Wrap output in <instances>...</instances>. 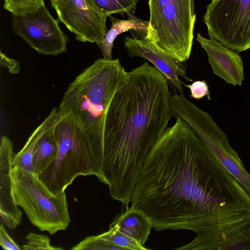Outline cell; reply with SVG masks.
<instances>
[{"label":"cell","mask_w":250,"mask_h":250,"mask_svg":"<svg viewBox=\"0 0 250 250\" xmlns=\"http://www.w3.org/2000/svg\"><path fill=\"white\" fill-rule=\"evenodd\" d=\"M149 153L130 202L157 231L196 234L250 217V196L190 127L175 118Z\"/></svg>","instance_id":"1"},{"label":"cell","mask_w":250,"mask_h":250,"mask_svg":"<svg viewBox=\"0 0 250 250\" xmlns=\"http://www.w3.org/2000/svg\"><path fill=\"white\" fill-rule=\"evenodd\" d=\"M165 77L145 62L127 73L109 105L104 171L111 196L128 206L146 159L173 117Z\"/></svg>","instance_id":"2"},{"label":"cell","mask_w":250,"mask_h":250,"mask_svg":"<svg viewBox=\"0 0 250 250\" xmlns=\"http://www.w3.org/2000/svg\"><path fill=\"white\" fill-rule=\"evenodd\" d=\"M127 73L118 59L96 60L70 83L57 108L58 113L71 114L90 143L104 155L108 108Z\"/></svg>","instance_id":"3"},{"label":"cell","mask_w":250,"mask_h":250,"mask_svg":"<svg viewBox=\"0 0 250 250\" xmlns=\"http://www.w3.org/2000/svg\"><path fill=\"white\" fill-rule=\"evenodd\" d=\"M55 126L58 144L56 158L39 178L53 195L64 192L79 176L95 175L107 185L104 155L90 143L68 113H58Z\"/></svg>","instance_id":"4"},{"label":"cell","mask_w":250,"mask_h":250,"mask_svg":"<svg viewBox=\"0 0 250 250\" xmlns=\"http://www.w3.org/2000/svg\"><path fill=\"white\" fill-rule=\"evenodd\" d=\"M148 6L146 37L163 52L186 62L193 44L194 0H149Z\"/></svg>","instance_id":"5"},{"label":"cell","mask_w":250,"mask_h":250,"mask_svg":"<svg viewBox=\"0 0 250 250\" xmlns=\"http://www.w3.org/2000/svg\"><path fill=\"white\" fill-rule=\"evenodd\" d=\"M12 178L15 202L34 226L50 234L67 228L70 218L65 192L53 195L38 174L18 167H13Z\"/></svg>","instance_id":"6"},{"label":"cell","mask_w":250,"mask_h":250,"mask_svg":"<svg viewBox=\"0 0 250 250\" xmlns=\"http://www.w3.org/2000/svg\"><path fill=\"white\" fill-rule=\"evenodd\" d=\"M203 21L210 39L238 53L250 49V0H212Z\"/></svg>","instance_id":"7"},{"label":"cell","mask_w":250,"mask_h":250,"mask_svg":"<svg viewBox=\"0 0 250 250\" xmlns=\"http://www.w3.org/2000/svg\"><path fill=\"white\" fill-rule=\"evenodd\" d=\"M183 120L250 196V174L244 167L238 153L230 145L227 135L211 116L194 105L186 111Z\"/></svg>","instance_id":"8"},{"label":"cell","mask_w":250,"mask_h":250,"mask_svg":"<svg viewBox=\"0 0 250 250\" xmlns=\"http://www.w3.org/2000/svg\"><path fill=\"white\" fill-rule=\"evenodd\" d=\"M59 22L44 5L25 15H12V28L15 35L22 38L38 53L56 56L67 51L69 41Z\"/></svg>","instance_id":"9"},{"label":"cell","mask_w":250,"mask_h":250,"mask_svg":"<svg viewBox=\"0 0 250 250\" xmlns=\"http://www.w3.org/2000/svg\"><path fill=\"white\" fill-rule=\"evenodd\" d=\"M58 20L75 36L77 41L96 43L107 31L108 16L86 0H50Z\"/></svg>","instance_id":"10"},{"label":"cell","mask_w":250,"mask_h":250,"mask_svg":"<svg viewBox=\"0 0 250 250\" xmlns=\"http://www.w3.org/2000/svg\"><path fill=\"white\" fill-rule=\"evenodd\" d=\"M124 45L130 57H139L151 62L165 77L168 84L178 94L184 95L181 76L187 81L192 82L186 74L184 63L160 50L151 40L146 37L142 39L126 36Z\"/></svg>","instance_id":"11"},{"label":"cell","mask_w":250,"mask_h":250,"mask_svg":"<svg viewBox=\"0 0 250 250\" xmlns=\"http://www.w3.org/2000/svg\"><path fill=\"white\" fill-rule=\"evenodd\" d=\"M175 250H250V217L197 233Z\"/></svg>","instance_id":"12"},{"label":"cell","mask_w":250,"mask_h":250,"mask_svg":"<svg viewBox=\"0 0 250 250\" xmlns=\"http://www.w3.org/2000/svg\"><path fill=\"white\" fill-rule=\"evenodd\" d=\"M14 155L12 142L7 136H2L0 146V223L10 229L21 224L22 215L13 191L12 171Z\"/></svg>","instance_id":"13"},{"label":"cell","mask_w":250,"mask_h":250,"mask_svg":"<svg viewBox=\"0 0 250 250\" xmlns=\"http://www.w3.org/2000/svg\"><path fill=\"white\" fill-rule=\"evenodd\" d=\"M197 40L205 50L213 73L227 83L241 86L244 80L243 62L238 54L214 39H208L199 33Z\"/></svg>","instance_id":"14"},{"label":"cell","mask_w":250,"mask_h":250,"mask_svg":"<svg viewBox=\"0 0 250 250\" xmlns=\"http://www.w3.org/2000/svg\"><path fill=\"white\" fill-rule=\"evenodd\" d=\"M110 226H116L126 235L144 246L148 239L151 229L152 222L148 216L141 209L126 206L125 212L117 216Z\"/></svg>","instance_id":"15"},{"label":"cell","mask_w":250,"mask_h":250,"mask_svg":"<svg viewBox=\"0 0 250 250\" xmlns=\"http://www.w3.org/2000/svg\"><path fill=\"white\" fill-rule=\"evenodd\" d=\"M127 20H120L110 15L111 26L107 30L103 39L96 43L99 47L103 58L111 60L113 43L116 37L120 34L131 30L137 33L138 38L142 39L147 36L149 21H144L136 17L131 13H127Z\"/></svg>","instance_id":"16"},{"label":"cell","mask_w":250,"mask_h":250,"mask_svg":"<svg viewBox=\"0 0 250 250\" xmlns=\"http://www.w3.org/2000/svg\"><path fill=\"white\" fill-rule=\"evenodd\" d=\"M58 119L57 108H54L32 133L22 148L15 154L13 166L34 172L33 156L41 137L56 124Z\"/></svg>","instance_id":"17"},{"label":"cell","mask_w":250,"mask_h":250,"mask_svg":"<svg viewBox=\"0 0 250 250\" xmlns=\"http://www.w3.org/2000/svg\"><path fill=\"white\" fill-rule=\"evenodd\" d=\"M55 125L40 139L34 151V172L41 174L54 161L57 154L58 144L55 133Z\"/></svg>","instance_id":"18"},{"label":"cell","mask_w":250,"mask_h":250,"mask_svg":"<svg viewBox=\"0 0 250 250\" xmlns=\"http://www.w3.org/2000/svg\"><path fill=\"white\" fill-rule=\"evenodd\" d=\"M108 16L114 14L134 13L139 0H86Z\"/></svg>","instance_id":"19"},{"label":"cell","mask_w":250,"mask_h":250,"mask_svg":"<svg viewBox=\"0 0 250 250\" xmlns=\"http://www.w3.org/2000/svg\"><path fill=\"white\" fill-rule=\"evenodd\" d=\"M123 250H146L148 249L140 244L120 231L117 227L109 226V229L98 235Z\"/></svg>","instance_id":"20"},{"label":"cell","mask_w":250,"mask_h":250,"mask_svg":"<svg viewBox=\"0 0 250 250\" xmlns=\"http://www.w3.org/2000/svg\"><path fill=\"white\" fill-rule=\"evenodd\" d=\"M44 5V0H4L3 8L12 15H23Z\"/></svg>","instance_id":"21"},{"label":"cell","mask_w":250,"mask_h":250,"mask_svg":"<svg viewBox=\"0 0 250 250\" xmlns=\"http://www.w3.org/2000/svg\"><path fill=\"white\" fill-rule=\"evenodd\" d=\"M72 250H123L106 240L97 236H88L79 243L73 246Z\"/></svg>","instance_id":"22"},{"label":"cell","mask_w":250,"mask_h":250,"mask_svg":"<svg viewBox=\"0 0 250 250\" xmlns=\"http://www.w3.org/2000/svg\"><path fill=\"white\" fill-rule=\"evenodd\" d=\"M22 249L25 250H62V248L55 247L50 244L49 237L45 235L34 232L29 233L26 237Z\"/></svg>","instance_id":"23"},{"label":"cell","mask_w":250,"mask_h":250,"mask_svg":"<svg viewBox=\"0 0 250 250\" xmlns=\"http://www.w3.org/2000/svg\"><path fill=\"white\" fill-rule=\"evenodd\" d=\"M184 85L190 90V97L193 99L200 100L205 96H208L210 100L208 86L205 80L196 81L191 84Z\"/></svg>","instance_id":"24"},{"label":"cell","mask_w":250,"mask_h":250,"mask_svg":"<svg viewBox=\"0 0 250 250\" xmlns=\"http://www.w3.org/2000/svg\"><path fill=\"white\" fill-rule=\"evenodd\" d=\"M0 245L3 250H21L20 247L8 234L4 227V225L1 223H0Z\"/></svg>","instance_id":"25"},{"label":"cell","mask_w":250,"mask_h":250,"mask_svg":"<svg viewBox=\"0 0 250 250\" xmlns=\"http://www.w3.org/2000/svg\"><path fill=\"white\" fill-rule=\"evenodd\" d=\"M0 63L1 67L6 68L11 73L17 74L20 71L19 62L14 59L7 57L1 51H0Z\"/></svg>","instance_id":"26"},{"label":"cell","mask_w":250,"mask_h":250,"mask_svg":"<svg viewBox=\"0 0 250 250\" xmlns=\"http://www.w3.org/2000/svg\"></svg>","instance_id":"27"}]
</instances>
